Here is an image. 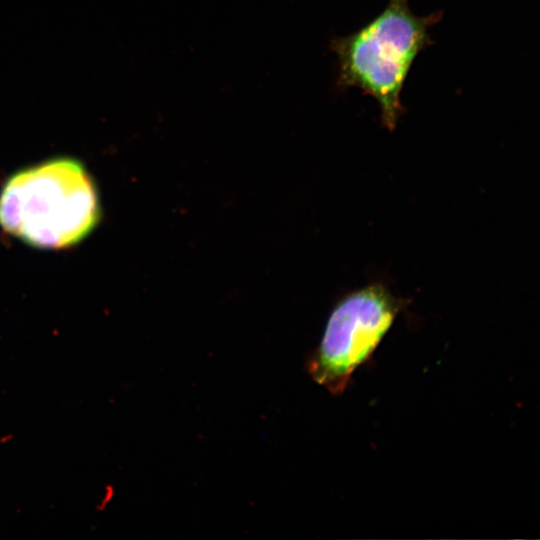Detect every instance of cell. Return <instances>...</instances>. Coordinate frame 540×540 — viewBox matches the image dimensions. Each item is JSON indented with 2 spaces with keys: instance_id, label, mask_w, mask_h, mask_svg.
Returning <instances> with one entry per match:
<instances>
[{
  "instance_id": "3",
  "label": "cell",
  "mask_w": 540,
  "mask_h": 540,
  "mask_svg": "<svg viewBox=\"0 0 540 540\" xmlns=\"http://www.w3.org/2000/svg\"><path fill=\"white\" fill-rule=\"evenodd\" d=\"M400 310L381 284L345 295L332 310L321 342L309 357L308 372L330 393L341 394L353 372L375 351Z\"/></svg>"
},
{
  "instance_id": "1",
  "label": "cell",
  "mask_w": 540,
  "mask_h": 540,
  "mask_svg": "<svg viewBox=\"0 0 540 540\" xmlns=\"http://www.w3.org/2000/svg\"><path fill=\"white\" fill-rule=\"evenodd\" d=\"M100 218L85 167L58 158L14 174L0 193V226L25 243L59 249L84 239Z\"/></svg>"
},
{
  "instance_id": "2",
  "label": "cell",
  "mask_w": 540,
  "mask_h": 540,
  "mask_svg": "<svg viewBox=\"0 0 540 540\" xmlns=\"http://www.w3.org/2000/svg\"><path fill=\"white\" fill-rule=\"evenodd\" d=\"M438 19L437 14L415 15L409 0H389L367 25L331 43L338 58V85L372 96L389 130L403 113V85L416 57L431 43L429 28Z\"/></svg>"
}]
</instances>
